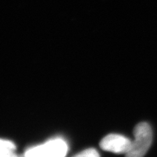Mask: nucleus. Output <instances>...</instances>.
<instances>
[{
	"mask_svg": "<svg viewBox=\"0 0 157 157\" xmlns=\"http://www.w3.org/2000/svg\"><path fill=\"white\" fill-rule=\"evenodd\" d=\"M135 140L126 157H143L146 154L152 143V129L147 122H141L134 129Z\"/></svg>",
	"mask_w": 157,
	"mask_h": 157,
	"instance_id": "obj_1",
	"label": "nucleus"
},
{
	"mask_svg": "<svg viewBox=\"0 0 157 157\" xmlns=\"http://www.w3.org/2000/svg\"><path fill=\"white\" fill-rule=\"evenodd\" d=\"M67 151V143L56 138L28 149L23 157H65Z\"/></svg>",
	"mask_w": 157,
	"mask_h": 157,
	"instance_id": "obj_2",
	"label": "nucleus"
},
{
	"mask_svg": "<svg viewBox=\"0 0 157 157\" xmlns=\"http://www.w3.org/2000/svg\"><path fill=\"white\" fill-rule=\"evenodd\" d=\"M132 141L123 135L111 134L101 140L100 146L104 151L115 154H126L130 150Z\"/></svg>",
	"mask_w": 157,
	"mask_h": 157,
	"instance_id": "obj_3",
	"label": "nucleus"
},
{
	"mask_svg": "<svg viewBox=\"0 0 157 157\" xmlns=\"http://www.w3.org/2000/svg\"><path fill=\"white\" fill-rule=\"evenodd\" d=\"M15 149L16 147L13 142L0 139V157H17Z\"/></svg>",
	"mask_w": 157,
	"mask_h": 157,
	"instance_id": "obj_4",
	"label": "nucleus"
},
{
	"mask_svg": "<svg viewBox=\"0 0 157 157\" xmlns=\"http://www.w3.org/2000/svg\"><path fill=\"white\" fill-rule=\"evenodd\" d=\"M72 157H100V155L95 149L88 148Z\"/></svg>",
	"mask_w": 157,
	"mask_h": 157,
	"instance_id": "obj_5",
	"label": "nucleus"
}]
</instances>
